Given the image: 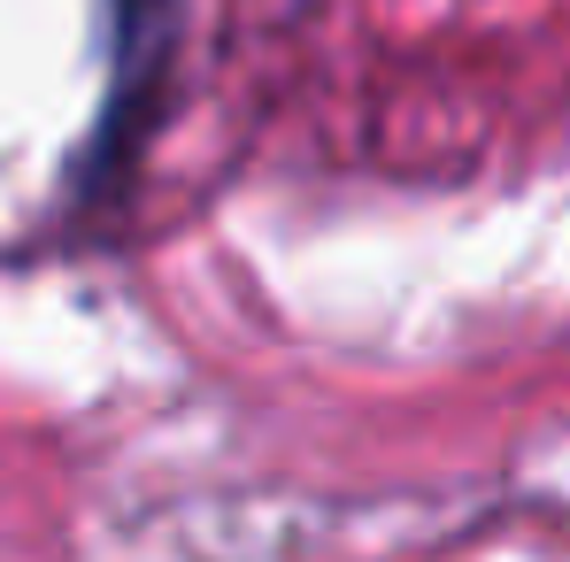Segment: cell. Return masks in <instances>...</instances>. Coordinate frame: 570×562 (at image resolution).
Instances as JSON below:
<instances>
[{
    "label": "cell",
    "mask_w": 570,
    "mask_h": 562,
    "mask_svg": "<svg viewBox=\"0 0 570 562\" xmlns=\"http://www.w3.org/2000/svg\"><path fill=\"white\" fill-rule=\"evenodd\" d=\"M108 31H116V55H108V100L94 116V147L78 162V208H100L147 147L163 70L178 55V0H108Z\"/></svg>",
    "instance_id": "obj_1"
}]
</instances>
